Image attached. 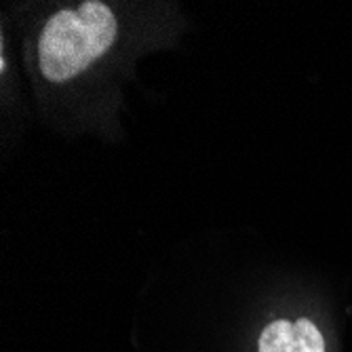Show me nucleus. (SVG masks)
I'll use <instances>...</instances> for the list:
<instances>
[{
	"label": "nucleus",
	"instance_id": "f257e3e1",
	"mask_svg": "<svg viewBox=\"0 0 352 352\" xmlns=\"http://www.w3.org/2000/svg\"><path fill=\"white\" fill-rule=\"evenodd\" d=\"M116 38V19L100 0L57 11L38 41L41 70L51 82L70 80L102 57Z\"/></svg>",
	"mask_w": 352,
	"mask_h": 352
},
{
	"label": "nucleus",
	"instance_id": "f03ea898",
	"mask_svg": "<svg viewBox=\"0 0 352 352\" xmlns=\"http://www.w3.org/2000/svg\"><path fill=\"white\" fill-rule=\"evenodd\" d=\"M260 352H325V340L308 318L274 321L260 336Z\"/></svg>",
	"mask_w": 352,
	"mask_h": 352
}]
</instances>
